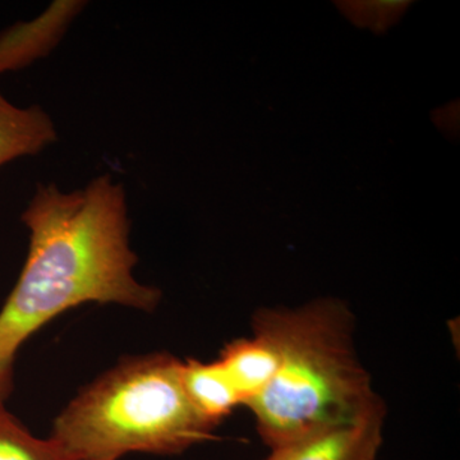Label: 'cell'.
I'll return each instance as SVG.
<instances>
[{"instance_id":"cell-3","label":"cell","mask_w":460,"mask_h":460,"mask_svg":"<svg viewBox=\"0 0 460 460\" xmlns=\"http://www.w3.org/2000/svg\"><path fill=\"white\" fill-rule=\"evenodd\" d=\"M181 363L166 353L123 359L66 405L50 438L74 460L175 456L211 440L215 428L190 404Z\"/></svg>"},{"instance_id":"cell-9","label":"cell","mask_w":460,"mask_h":460,"mask_svg":"<svg viewBox=\"0 0 460 460\" xmlns=\"http://www.w3.org/2000/svg\"><path fill=\"white\" fill-rule=\"evenodd\" d=\"M0 399V460H74L53 438L33 436Z\"/></svg>"},{"instance_id":"cell-1","label":"cell","mask_w":460,"mask_h":460,"mask_svg":"<svg viewBox=\"0 0 460 460\" xmlns=\"http://www.w3.org/2000/svg\"><path fill=\"white\" fill-rule=\"evenodd\" d=\"M21 222L29 230L25 265L0 310V399L13 384L18 350L59 314L86 304L153 313L162 293L133 274L131 219L123 183L111 174L65 192L39 183Z\"/></svg>"},{"instance_id":"cell-5","label":"cell","mask_w":460,"mask_h":460,"mask_svg":"<svg viewBox=\"0 0 460 460\" xmlns=\"http://www.w3.org/2000/svg\"><path fill=\"white\" fill-rule=\"evenodd\" d=\"M86 4L83 0H57L35 20L0 32V75L50 56Z\"/></svg>"},{"instance_id":"cell-6","label":"cell","mask_w":460,"mask_h":460,"mask_svg":"<svg viewBox=\"0 0 460 460\" xmlns=\"http://www.w3.org/2000/svg\"><path fill=\"white\" fill-rule=\"evenodd\" d=\"M242 404L247 405L271 383L279 368V353L265 335L238 339L224 348L217 359Z\"/></svg>"},{"instance_id":"cell-2","label":"cell","mask_w":460,"mask_h":460,"mask_svg":"<svg viewBox=\"0 0 460 460\" xmlns=\"http://www.w3.org/2000/svg\"><path fill=\"white\" fill-rule=\"evenodd\" d=\"M253 330L279 353L271 383L247 404L271 450L383 404L357 358L352 314L343 305L323 301L295 311H262Z\"/></svg>"},{"instance_id":"cell-4","label":"cell","mask_w":460,"mask_h":460,"mask_svg":"<svg viewBox=\"0 0 460 460\" xmlns=\"http://www.w3.org/2000/svg\"><path fill=\"white\" fill-rule=\"evenodd\" d=\"M384 404L271 450L265 460H375L383 444Z\"/></svg>"},{"instance_id":"cell-7","label":"cell","mask_w":460,"mask_h":460,"mask_svg":"<svg viewBox=\"0 0 460 460\" xmlns=\"http://www.w3.org/2000/svg\"><path fill=\"white\" fill-rule=\"evenodd\" d=\"M57 140L56 124L44 109L17 107L0 91V168L20 157L38 155Z\"/></svg>"},{"instance_id":"cell-8","label":"cell","mask_w":460,"mask_h":460,"mask_svg":"<svg viewBox=\"0 0 460 460\" xmlns=\"http://www.w3.org/2000/svg\"><path fill=\"white\" fill-rule=\"evenodd\" d=\"M181 383L190 404L213 428L242 404L219 361L181 363Z\"/></svg>"}]
</instances>
